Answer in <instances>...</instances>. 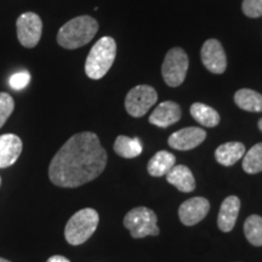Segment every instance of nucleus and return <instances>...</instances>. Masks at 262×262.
Masks as SVG:
<instances>
[{
	"label": "nucleus",
	"instance_id": "f257e3e1",
	"mask_svg": "<svg viewBox=\"0 0 262 262\" xmlns=\"http://www.w3.org/2000/svg\"><path fill=\"white\" fill-rule=\"evenodd\" d=\"M107 165V152L96 134H75L54 156L49 165V179L63 188H75L93 181Z\"/></svg>",
	"mask_w": 262,
	"mask_h": 262
},
{
	"label": "nucleus",
	"instance_id": "f03ea898",
	"mask_svg": "<svg viewBox=\"0 0 262 262\" xmlns=\"http://www.w3.org/2000/svg\"><path fill=\"white\" fill-rule=\"evenodd\" d=\"M98 31V24L91 16H78L64 24L57 33V42L68 50L89 44Z\"/></svg>",
	"mask_w": 262,
	"mask_h": 262
},
{
	"label": "nucleus",
	"instance_id": "7ed1b4c3",
	"mask_svg": "<svg viewBox=\"0 0 262 262\" xmlns=\"http://www.w3.org/2000/svg\"><path fill=\"white\" fill-rule=\"evenodd\" d=\"M117 55L116 40L111 37H103L91 49L85 62V73L90 79L98 80L111 70Z\"/></svg>",
	"mask_w": 262,
	"mask_h": 262
},
{
	"label": "nucleus",
	"instance_id": "20e7f679",
	"mask_svg": "<svg viewBox=\"0 0 262 262\" xmlns=\"http://www.w3.org/2000/svg\"><path fill=\"white\" fill-rule=\"evenodd\" d=\"M98 221H100V217L95 209L85 208L77 211L66 225V241L71 245H80L85 243L95 233Z\"/></svg>",
	"mask_w": 262,
	"mask_h": 262
},
{
	"label": "nucleus",
	"instance_id": "39448f33",
	"mask_svg": "<svg viewBox=\"0 0 262 262\" xmlns=\"http://www.w3.org/2000/svg\"><path fill=\"white\" fill-rule=\"evenodd\" d=\"M157 224L156 212L146 206L134 208L124 217V226L129 229L131 237L136 239L158 235L160 231Z\"/></svg>",
	"mask_w": 262,
	"mask_h": 262
},
{
	"label": "nucleus",
	"instance_id": "423d86ee",
	"mask_svg": "<svg viewBox=\"0 0 262 262\" xmlns=\"http://www.w3.org/2000/svg\"><path fill=\"white\" fill-rule=\"evenodd\" d=\"M188 63V56L182 48L170 49L162 66V75L165 84L171 88L180 86L185 81Z\"/></svg>",
	"mask_w": 262,
	"mask_h": 262
},
{
	"label": "nucleus",
	"instance_id": "0eeeda50",
	"mask_svg": "<svg viewBox=\"0 0 262 262\" xmlns=\"http://www.w3.org/2000/svg\"><path fill=\"white\" fill-rule=\"evenodd\" d=\"M158 94L149 85H137L133 88L125 97L126 112L134 118H141L155 106Z\"/></svg>",
	"mask_w": 262,
	"mask_h": 262
},
{
	"label": "nucleus",
	"instance_id": "6e6552de",
	"mask_svg": "<svg viewBox=\"0 0 262 262\" xmlns=\"http://www.w3.org/2000/svg\"><path fill=\"white\" fill-rule=\"evenodd\" d=\"M16 31L19 44L28 49L35 48L41 38V18L34 12H25L16 21Z\"/></svg>",
	"mask_w": 262,
	"mask_h": 262
},
{
	"label": "nucleus",
	"instance_id": "1a4fd4ad",
	"mask_svg": "<svg viewBox=\"0 0 262 262\" xmlns=\"http://www.w3.org/2000/svg\"><path fill=\"white\" fill-rule=\"evenodd\" d=\"M202 62L211 73L221 74L227 68V57L221 42L216 39H209L203 44L201 51Z\"/></svg>",
	"mask_w": 262,
	"mask_h": 262
},
{
	"label": "nucleus",
	"instance_id": "9d476101",
	"mask_svg": "<svg viewBox=\"0 0 262 262\" xmlns=\"http://www.w3.org/2000/svg\"><path fill=\"white\" fill-rule=\"evenodd\" d=\"M210 210V203L203 196H194L183 202L179 209V217L185 226H194L201 222Z\"/></svg>",
	"mask_w": 262,
	"mask_h": 262
},
{
	"label": "nucleus",
	"instance_id": "9b49d317",
	"mask_svg": "<svg viewBox=\"0 0 262 262\" xmlns=\"http://www.w3.org/2000/svg\"><path fill=\"white\" fill-rule=\"evenodd\" d=\"M205 139L206 133L204 129L196 126H189L171 134V136L168 140V143L173 149L189 150L198 147L201 143L204 142Z\"/></svg>",
	"mask_w": 262,
	"mask_h": 262
},
{
	"label": "nucleus",
	"instance_id": "f8f14e48",
	"mask_svg": "<svg viewBox=\"0 0 262 262\" xmlns=\"http://www.w3.org/2000/svg\"><path fill=\"white\" fill-rule=\"evenodd\" d=\"M22 140L15 134L0 136V169L14 165L22 153Z\"/></svg>",
	"mask_w": 262,
	"mask_h": 262
},
{
	"label": "nucleus",
	"instance_id": "ddd939ff",
	"mask_svg": "<svg viewBox=\"0 0 262 262\" xmlns=\"http://www.w3.org/2000/svg\"><path fill=\"white\" fill-rule=\"evenodd\" d=\"M181 107L172 101L162 102L153 111L149 117V123L158 127H168L181 119Z\"/></svg>",
	"mask_w": 262,
	"mask_h": 262
},
{
	"label": "nucleus",
	"instance_id": "4468645a",
	"mask_svg": "<svg viewBox=\"0 0 262 262\" xmlns=\"http://www.w3.org/2000/svg\"><path fill=\"white\" fill-rule=\"evenodd\" d=\"M239 210H241V199L235 195H229L222 202L219 211L217 226L222 232H231L237 222Z\"/></svg>",
	"mask_w": 262,
	"mask_h": 262
},
{
	"label": "nucleus",
	"instance_id": "2eb2a0df",
	"mask_svg": "<svg viewBox=\"0 0 262 262\" xmlns=\"http://www.w3.org/2000/svg\"><path fill=\"white\" fill-rule=\"evenodd\" d=\"M166 180L170 185L176 187L180 192L189 193L195 189V180L191 169L186 165H175L166 173Z\"/></svg>",
	"mask_w": 262,
	"mask_h": 262
},
{
	"label": "nucleus",
	"instance_id": "dca6fc26",
	"mask_svg": "<svg viewBox=\"0 0 262 262\" xmlns=\"http://www.w3.org/2000/svg\"><path fill=\"white\" fill-rule=\"evenodd\" d=\"M245 155V146L242 142H226L215 150L216 162L224 166H232Z\"/></svg>",
	"mask_w": 262,
	"mask_h": 262
},
{
	"label": "nucleus",
	"instance_id": "f3484780",
	"mask_svg": "<svg viewBox=\"0 0 262 262\" xmlns=\"http://www.w3.org/2000/svg\"><path fill=\"white\" fill-rule=\"evenodd\" d=\"M176 165V158L168 150H159L147 164V171L153 178H162Z\"/></svg>",
	"mask_w": 262,
	"mask_h": 262
},
{
	"label": "nucleus",
	"instance_id": "a211bd4d",
	"mask_svg": "<svg viewBox=\"0 0 262 262\" xmlns=\"http://www.w3.org/2000/svg\"><path fill=\"white\" fill-rule=\"evenodd\" d=\"M114 152L122 158L131 159L139 157L142 153V143L137 137L119 135L114 142Z\"/></svg>",
	"mask_w": 262,
	"mask_h": 262
},
{
	"label": "nucleus",
	"instance_id": "6ab92c4d",
	"mask_svg": "<svg viewBox=\"0 0 262 262\" xmlns=\"http://www.w3.org/2000/svg\"><path fill=\"white\" fill-rule=\"evenodd\" d=\"M234 102L247 112H262V95L251 89H241L234 94Z\"/></svg>",
	"mask_w": 262,
	"mask_h": 262
},
{
	"label": "nucleus",
	"instance_id": "aec40b11",
	"mask_svg": "<svg viewBox=\"0 0 262 262\" xmlns=\"http://www.w3.org/2000/svg\"><path fill=\"white\" fill-rule=\"evenodd\" d=\"M189 112H191L193 119L196 120L203 126L214 127L220 123V114L216 112L214 108L206 106L204 103H193Z\"/></svg>",
	"mask_w": 262,
	"mask_h": 262
},
{
	"label": "nucleus",
	"instance_id": "412c9836",
	"mask_svg": "<svg viewBox=\"0 0 262 262\" xmlns=\"http://www.w3.org/2000/svg\"><path fill=\"white\" fill-rule=\"evenodd\" d=\"M244 234L251 245L262 247V216H249L244 222Z\"/></svg>",
	"mask_w": 262,
	"mask_h": 262
},
{
	"label": "nucleus",
	"instance_id": "4be33fe9",
	"mask_svg": "<svg viewBox=\"0 0 262 262\" xmlns=\"http://www.w3.org/2000/svg\"><path fill=\"white\" fill-rule=\"evenodd\" d=\"M242 166L244 171L250 175L262 171V142L256 143L245 153Z\"/></svg>",
	"mask_w": 262,
	"mask_h": 262
},
{
	"label": "nucleus",
	"instance_id": "5701e85b",
	"mask_svg": "<svg viewBox=\"0 0 262 262\" xmlns=\"http://www.w3.org/2000/svg\"><path fill=\"white\" fill-rule=\"evenodd\" d=\"M15 101L8 93H0V127L6 123L14 112Z\"/></svg>",
	"mask_w": 262,
	"mask_h": 262
},
{
	"label": "nucleus",
	"instance_id": "b1692460",
	"mask_svg": "<svg viewBox=\"0 0 262 262\" xmlns=\"http://www.w3.org/2000/svg\"><path fill=\"white\" fill-rule=\"evenodd\" d=\"M242 10H243V14L250 18L261 17L262 0H243Z\"/></svg>",
	"mask_w": 262,
	"mask_h": 262
},
{
	"label": "nucleus",
	"instance_id": "393cba45",
	"mask_svg": "<svg viewBox=\"0 0 262 262\" xmlns=\"http://www.w3.org/2000/svg\"><path fill=\"white\" fill-rule=\"evenodd\" d=\"M29 81H31V74H29L27 71H21L15 73L11 78H10L9 84L12 89L18 91L25 89V88L29 84Z\"/></svg>",
	"mask_w": 262,
	"mask_h": 262
},
{
	"label": "nucleus",
	"instance_id": "a878e982",
	"mask_svg": "<svg viewBox=\"0 0 262 262\" xmlns=\"http://www.w3.org/2000/svg\"><path fill=\"white\" fill-rule=\"evenodd\" d=\"M47 262H71V261L68 260L67 257L61 256V255H54V256H51Z\"/></svg>",
	"mask_w": 262,
	"mask_h": 262
},
{
	"label": "nucleus",
	"instance_id": "bb28decb",
	"mask_svg": "<svg viewBox=\"0 0 262 262\" xmlns=\"http://www.w3.org/2000/svg\"><path fill=\"white\" fill-rule=\"evenodd\" d=\"M257 126H258V129H260V131H262V118L260 120H258V123H257Z\"/></svg>",
	"mask_w": 262,
	"mask_h": 262
},
{
	"label": "nucleus",
	"instance_id": "cd10ccee",
	"mask_svg": "<svg viewBox=\"0 0 262 262\" xmlns=\"http://www.w3.org/2000/svg\"><path fill=\"white\" fill-rule=\"evenodd\" d=\"M0 262H11V261H9V260H5V258L0 257Z\"/></svg>",
	"mask_w": 262,
	"mask_h": 262
},
{
	"label": "nucleus",
	"instance_id": "c85d7f7f",
	"mask_svg": "<svg viewBox=\"0 0 262 262\" xmlns=\"http://www.w3.org/2000/svg\"><path fill=\"white\" fill-rule=\"evenodd\" d=\"M0 182H2V179H0Z\"/></svg>",
	"mask_w": 262,
	"mask_h": 262
}]
</instances>
